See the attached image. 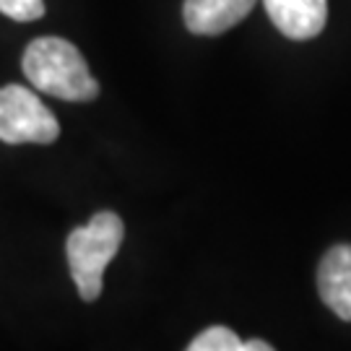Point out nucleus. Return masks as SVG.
Instances as JSON below:
<instances>
[{
  "label": "nucleus",
  "mask_w": 351,
  "mask_h": 351,
  "mask_svg": "<svg viewBox=\"0 0 351 351\" xmlns=\"http://www.w3.org/2000/svg\"><path fill=\"white\" fill-rule=\"evenodd\" d=\"M188 351H242V341L229 328L211 326L190 341Z\"/></svg>",
  "instance_id": "7"
},
{
  "label": "nucleus",
  "mask_w": 351,
  "mask_h": 351,
  "mask_svg": "<svg viewBox=\"0 0 351 351\" xmlns=\"http://www.w3.org/2000/svg\"><path fill=\"white\" fill-rule=\"evenodd\" d=\"M268 19L289 39H313L328 21V0H263Z\"/></svg>",
  "instance_id": "4"
},
{
  "label": "nucleus",
  "mask_w": 351,
  "mask_h": 351,
  "mask_svg": "<svg viewBox=\"0 0 351 351\" xmlns=\"http://www.w3.org/2000/svg\"><path fill=\"white\" fill-rule=\"evenodd\" d=\"M60 125L34 91L8 84L0 86V141L3 143H55Z\"/></svg>",
  "instance_id": "3"
},
{
  "label": "nucleus",
  "mask_w": 351,
  "mask_h": 351,
  "mask_svg": "<svg viewBox=\"0 0 351 351\" xmlns=\"http://www.w3.org/2000/svg\"><path fill=\"white\" fill-rule=\"evenodd\" d=\"M24 75L32 86L65 101H91L99 84L75 45L60 37H39L24 52Z\"/></svg>",
  "instance_id": "1"
},
{
  "label": "nucleus",
  "mask_w": 351,
  "mask_h": 351,
  "mask_svg": "<svg viewBox=\"0 0 351 351\" xmlns=\"http://www.w3.org/2000/svg\"><path fill=\"white\" fill-rule=\"evenodd\" d=\"M0 13L13 21H37L45 16V0H0Z\"/></svg>",
  "instance_id": "8"
},
{
  "label": "nucleus",
  "mask_w": 351,
  "mask_h": 351,
  "mask_svg": "<svg viewBox=\"0 0 351 351\" xmlns=\"http://www.w3.org/2000/svg\"><path fill=\"white\" fill-rule=\"evenodd\" d=\"M274 346L271 343H265V341H242V351H271Z\"/></svg>",
  "instance_id": "9"
},
{
  "label": "nucleus",
  "mask_w": 351,
  "mask_h": 351,
  "mask_svg": "<svg viewBox=\"0 0 351 351\" xmlns=\"http://www.w3.org/2000/svg\"><path fill=\"white\" fill-rule=\"evenodd\" d=\"M123 237H125L123 219L112 211L94 213L88 224L75 226L68 234L65 242L68 265L84 302H94L101 294L104 268L112 263V258L123 245Z\"/></svg>",
  "instance_id": "2"
},
{
  "label": "nucleus",
  "mask_w": 351,
  "mask_h": 351,
  "mask_svg": "<svg viewBox=\"0 0 351 351\" xmlns=\"http://www.w3.org/2000/svg\"><path fill=\"white\" fill-rule=\"evenodd\" d=\"M258 0H185L182 19L193 34L216 37L239 24Z\"/></svg>",
  "instance_id": "6"
},
{
  "label": "nucleus",
  "mask_w": 351,
  "mask_h": 351,
  "mask_svg": "<svg viewBox=\"0 0 351 351\" xmlns=\"http://www.w3.org/2000/svg\"><path fill=\"white\" fill-rule=\"evenodd\" d=\"M317 291L341 320H351V245H336L317 265Z\"/></svg>",
  "instance_id": "5"
}]
</instances>
